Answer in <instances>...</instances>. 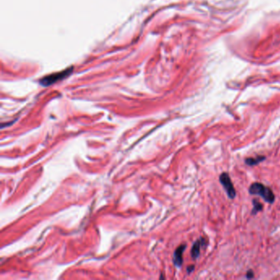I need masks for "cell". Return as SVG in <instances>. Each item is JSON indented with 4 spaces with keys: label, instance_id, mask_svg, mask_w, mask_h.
I'll list each match as a JSON object with an SVG mask.
<instances>
[{
    "label": "cell",
    "instance_id": "6da1fadb",
    "mask_svg": "<svg viewBox=\"0 0 280 280\" xmlns=\"http://www.w3.org/2000/svg\"><path fill=\"white\" fill-rule=\"evenodd\" d=\"M249 192L252 195L261 196L265 201L269 202V203H273L275 199L274 192L269 187H266L258 182H255L251 185L249 188Z\"/></svg>",
    "mask_w": 280,
    "mask_h": 280
},
{
    "label": "cell",
    "instance_id": "7a4b0ae2",
    "mask_svg": "<svg viewBox=\"0 0 280 280\" xmlns=\"http://www.w3.org/2000/svg\"><path fill=\"white\" fill-rule=\"evenodd\" d=\"M219 181H220V183L223 185V186L224 187L227 193H228V197L231 198V199H233L235 196H236V191H235L234 186H233L232 182H231V179H230L228 173H222L220 177H219Z\"/></svg>",
    "mask_w": 280,
    "mask_h": 280
},
{
    "label": "cell",
    "instance_id": "3957f363",
    "mask_svg": "<svg viewBox=\"0 0 280 280\" xmlns=\"http://www.w3.org/2000/svg\"><path fill=\"white\" fill-rule=\"evenodd\" d=\"M71 70H72V68H68V69L64 71V72L49 75L48 77H45L42 79L41 81H40V83H41L43 85H45V86L46 85H51V84L53 83H55L56 81H58L59 80H60V79L64 78L67 75L69 74L71 72Z\"/></svg>",
    "mask_w": 280,
    "mask_h": 280
},
{
    "label": "cell",
    "instance_id": "277c9868",
    "mask_svg": "<svg viewBox=\"0 0 280 280\" xmlns=\"http://www.w3.org/2000/svg\"><path fill=\"white\" fill-rule=\"evenodd\" d=\"M185 248H186V245H182L180 246L179 247H177L175 252H174L173 262H174L175 265L177 266V267H180L182 265V254H183Z\"/></svg>",
    "mask_w": 280,
    "mask_h": 280
},
{
    "label": "cell",
    "instance_id": "5b68a950",
    "mask_svg": "<svg viewBox=\"0 0 280 280\" xmlns=\"http://www.w3.org/2000/svg\"><path fill=\"white\" fill-rule=\"evenodd\" d=\"M205 239L201 238L200 240H198L197 242H196L194 243V245L192 246V248H191V256L192 258L196 259L198 256H200V250H201V247L203 245H206L205 243Z\"/></svg>",
    "mask_w": 280,
    "mask_h": 280
},
{
    "label": "cell",
    "instance_id": "8992f818",
    "mask_svg": "<svg viewBox=\"0 0 280 280\" xmlns=\"http://www.w3.org/2000/svg\"><path fill=\"white\" fill-rule=\"evenodd\" d=\"M265 156H258V157L256 158H248L246 160V164H247L248 165H256V164H259V163H261V161L265 160Z\"/></svg>",
    "mask_w": 280,
    "mask_h": 280
},
{
    "label": "cell",
    "instance_id": "52a82bcc",
    "mask_svg": "<svg viewBox=\"0 0 280 280\" xmlns=\"http://www.w3.org/2000/svg\"><path fill=\"white\" fill-rule=\"evenodd\" d=\"M253 206H254V209L252 210V214H256V212H258L260 210H262L263 208L262 204L260 203L258 201L254 200V201H253Z\"/></svg>",
    "mask_w": 280,
    "mask_h": 280
},
{
    "label": "cell",
    "instance_id": "ba28073f",
    "mask_svg": "<svg viewBox=\"0 0 280 280\" xmlns=\"http://www.w3.org/2000/svg\"><path fill=\"white\" fill-rule=\"evenodd\" d=\"M247 278H253V277H254V273H253V271H252V270H249V271L247 272Z\"/></svg>",
    "mask_w": 280,
    "mask_h": 280
},
{
    "label": "cell",
    "instance_id": "9c48e42d",
    "mask_svg": "<svg viewBox=\"0 0 280 280\" xmlns=\"http://www.w3.org/2000/svg\"><path fill=\"white\" fill-rule=\"evenodd\" d=\"M193 269H194V266H193V265H191V266H189L188 269H187V271H188V273H191V272L192 271Z\"/></svg>",
    "mask_w": 280,
    "mask_h": 280
}]
</instances>
